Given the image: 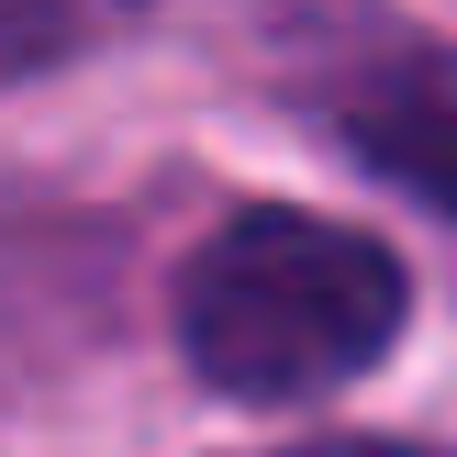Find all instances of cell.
<instances>
[{"label": "cell", "mask_w": 457, "mask_h": 457, "mask_svg": "<svg viewBox=\"0 0 457 457\" xmlns=\"http://www.w3.org/2000/svg\"><path fill=\"white\" fill-rule=\"evenodd\" d=\"M346 134L379 179L424 201H457V56H402L346 101Z\"/></svg>", "instance_id": "obj_2"}, {"label": "cell", "mask_w": 457, "mask_h": 457, "mask_svg": "<svg viewBox=\"0 0 457 457\" xmlns=\"http://www.w3.org/2000/svg\"><path fill=\"white\" fill-rule=\"evenodd\" d=\"M413 312L402 257L324 212H235L179 268V357L223 402H312L379 369Z\"/></svg>", "instance_id": "obj_1"}, {"label": "cell", "mask_w": 457, "mask_h": 457, "mask_svg": "<svg viewBox=\"0 0 457 457\" xmlns=\"http://www.w3.org/2000/svg\"><path fill=\"white\" fill-rule=\"evenodd\" d=\"M279 457H436V446H402V436H335V446H279Z\"/></svg>", "instance_id": "obj_3"}]
</instances>
